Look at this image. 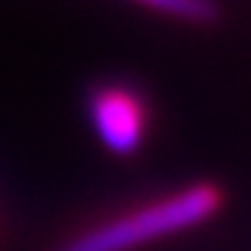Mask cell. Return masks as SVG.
<instances>
[{
	"label": "cell",
	"instance_id": "1",
	"mask_svg": "<svg viewBox=\"0 0 251 251\" xmlns=\"http://www.w3.org/2000/svg\"><path fill=\"white\" fill-rule=\"evenodd\" d=\"M219 208V193L211 184H193L142 208L115 217L73 238L59 251H131L206 222Z\"/></svg>",
	"mask_w": 251,
	"mask_h": 251
},
{
	"label": "cell",
	"instance_id": "2",
	"mask_svg": "<svg viewBox=\"0 0 251 251\" xmlns=\"http://www.w3.org/2000/svg\"><path fill=\"white\" fill-rule=\"evenodd\" d=\"M91 123L107 150H112L115 155H131L134 150H139L145 139V104L128 88H99L91 97Z\"/></svg>",
	"mask_w": 251,
	"mask_h": 251
},
{
	"label": "cell",
	"instance_id": "3",
	"mask_svg": "<svg viewBox=\"0 0 251 251\" xmlns=\"http://www.w3.org/2000/svg\"><path fill=\"white\" fill-rule=\"evenodd\" d=\"M136 3L166 11V14L179 16V19H206L211 14L206 0H136Z\"/></svg>",
	"mask_w": 251,
	"mask_h": 251
}]
</instances>
